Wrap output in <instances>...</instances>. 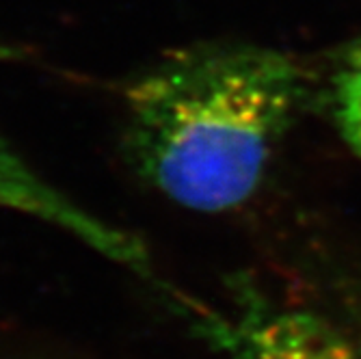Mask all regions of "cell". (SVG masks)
Wrapping results in <instances>:
<instances>
[{
  "label": "cell",
  "mask_w": 361,
  "mask_h": 359,
  "mask_svg": "<svg viewBox=\"0 0 361 359\" xmlns=\"http://www.w3.org/2000/svg\"><path fill=\"white\" fill-rule=\"evenodd\" d=\"M307 95L288 52L238 42L169 52L123 91L121 154L135 176L192 212L245 206Z\"/></svg>",
  "instance_id": "6da1fadb"
},
{
  "label": "cell",
  "mask_w": 361,
  "mask_h": 359,
  "mask_svg": "<svg viewBox=\"0 0 361 359\" xmlns=\"http://www.w3.org/2000/svg\"><path fill=\"white\" fill-rule=\"evenodd\" d=\"M178 305L195 336L229 359H361L331 322L307 310L275 305L249 284L236 281L223 310L190 299Z\"/></svg>",
  "instance_id": "7a4b0ae2"
},
{
  "label": "cell",
  "mask_w": 361,
  "mask_h": 359,
  "mask_svg": "<svg viewBox=\"0 0 361 359\" xmlns=\"http://www.w3.org/2000/svg\"><path fill=\"white\" fill-rule=\"evenodd\" d=\"M0 208L39 219L56 230L72 234L128 271L154 279L149 251L137 236L80 208L74 200L42 178L3 137H0Z\"/></svg>",
  "instance_id": "3957f363"
},
{
  "label": "cell",
  "mask_w": 361,
  "mask_h": 359,
  "mask_svg": "<svg viewBox=\"0 0 361 359\" xmlns=\"http://www.w3.org/2000/svg\"><path fill=\"white\" fill-rule=\"evenodd\" d=\"M329 104L340 137L361 160V37L348 44L334 65Z\"/></svg>",
  "instance_id": "277c9868"
},
{
  "label": "cell",
  "mask_w": 361,
  "mask_h": 359,
  "mask_svg": "<svg viewBox=\"0 0 361 359\" xmlns=\"http://www.w3.org/2000/svg\"><path fill=\"white\" fill-rule=\"evenodd\" d=\"M24 56H26V52L20 46H11V44L0 42V61H18Z\"/></svg>",
  "instance_id": "5b68a950"
}]
</instances>
